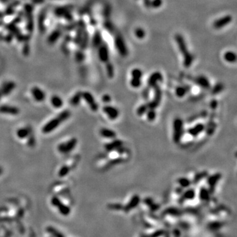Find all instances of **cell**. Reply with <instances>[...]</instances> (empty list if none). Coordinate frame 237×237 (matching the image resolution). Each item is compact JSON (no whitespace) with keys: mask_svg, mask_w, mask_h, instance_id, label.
I'll list each match as a JSON object with an SVG mask.
<instances>
[{"mask_svg":"<svg viewBox=\"0 0 237 237\" xmlns=\"http://www.w3.org/2000/svg\"><path fill=\"white\" fill-rule=\"evenodd\" d=\"M146 117L149 121H154L156 118V112L154 109H148L146 112Z\"/></svg>","mask_w":237,"mask_h":237,"instance_id":"31","label":"cell"},{"mask_svg":"<svg viewBox=\"0 0 237 237\" xmlns=\"http://www.w3.org/2000/svg\"><path fill=\"white\" fill-rule=\"evenodd\" d=\"M106 68H107V76L109 78H113L114 76V69L113 65H112L111 63H106Z\"/></svg>","mask_w":237,"mask_h":237,"instance_id":"37","label":"cell"},{"mask_svg":"<svg viewBox=\"0 0 237 237\" xmlns=\"http://www.w3.org/2000/svg\"><path fill=\"white\" fill-rule=\"evenodd\" d=\"M32 130V128L28 126V127H24V128H21L19 129L17 132V135L19 138L21 139H24L26 138L28 136L30 133L31 132V131Z\"/></svg>","mask_w":237,"mask_h":237,"instance_id":"20","label":"cell"},{"mask_svg":"<svg viewBox=\"0 0 237 237\" xmlns=\"http://www.w3.org/2000/svg\"><path fill=\"white\" fill-rule=\"evenodd\" d=\"M51 103L52 106L55 108H60L62 107L63 104V101L60 97L58 96H54L51 98Z\"/></svg>","mask_w":237,"mask_h":237,"instance_id":"23","label":"cell"},{"mask_svg":"<svg viewBox=\"0 0 237 237\" xmlns=\"http://www.w3.org/2000/svg\"><path fill=\"white\" fill-rule=\"evenodd\" d=\"M98 56L99 59L103 63H107L109 59V50L106 46L102 45L100 46L98 50Z\"/></svg>","mask_w":237,"mask_h":237,"instance_id":"13","label":"cell"},{"mask_svg":"<svg viewBox=\"0 0 237 237\" xmlns=\"http://www.w3.org/2000/svg\"><path fill=\"white\" fill-rule=\"evenodd\" d=\"M140 200V199L139 196L134 195L132 198H131L130 201L128 202V205L126 206L125 209H125L126 211L127 210V211H128V210H130V209H133L134 207H136L137 205L139 204Z\"/></svg>","mask_w":237,"mask_h":237,"instance_id":"22","label":"cell"},{"mask_svg":"<svg viewBox=\"0 0 237 237\" xmlns=\"http://www.w3.org/2000/svg\"><path fill=\"white\" fill-rule=\"evenodd\" d=\"M2 97H3V94H2L1 91V90H0V99H1V98H2Z\"/></svg>","mask_w":237,"mask_h":237,"instance_id":"45","label":"cell"},{"mask_svg":"<svg viewBox=\"0 0 237 237\" xmlns=\"http://www.w3.org/2000/svg\"><path fill=\"white\" fill-rule=\"evenodd\" d=\"M206 126L203 123H198L188 130V133L190 136L196 137L205 130Z\"/></svg>","mask_w":237,"mask_h":237,"instance_id":"15","label":"cell"},{"mask_svg":"<svg viewBox=\"0 0 237 237\" xmlns=\"http://www.w3.org/2000/svg\"><path fill=\"white\" fill-rule=\"evenodd\" d=\"M184 123L181 118L177 117L173 122V140L175 144H179L184 134Z\"/></svg>","mask_w":237,"mask_h":237,"instance_id":"3","label":"cell"},{"mask_svg":"<svg viewBox=\"0 0 237 237\" xmlns=\"http://www.w3.org/2000/svg\"><path fill=\"white\" fill-rule=\"evenodd\" d=\"M195 82L199 86L205 89H209L211 87L209 80L204 75H200L195 79Z\"/></svg>","mask_w":237,"mask_h":237,"instance_id":"17","label":"cell"},{"mask_svg":"<svg viewBox=\"0 0 237 237\" xmlns=\"http://www.w3.org/2000/svg\"><path fill=\"white\" fill-rule=\"evenodd\" d=\"M178 183L181 186V188H188L191 185L192 182L187 177H181L177 180Z\"/></svg>","mask_w":237,"mask_h":237,"instance_id":"26","label":"cell"},{"mask_svg":"<svg viewBox=\"0 0 237 237\" xmlns=\"http://www.w3.org/2000/svg\"><path fill=\"white\" fill-rule=\"evenodd\" d=\"M70 116H71V112H70L69 110L66 109L65 111H62L61 113L59 114L58 117L50 120L49 122H47L43 126L42 132L44 134H48V133L52 132L53 130H54L55 129L58 128L63 122L68 119L70 117Z\"/></svg>","mask_w":237,"mask_h":237,"instance_id":"2","label":"cell"},{"mask_svg":"<svg viewBox=\"0 0 237 237\" xmlns=\"http://www.w3.org/2000/svg\"><path fill=\"white\" fill-rule=\"evenodd\" d=\"M178 48L183 57V65L186 68L191 67L194 61V56L188 50V47L184 37L180 34H177L175 37Z\"/></svg>","mask_w":237,"mask_h":237,"instance_id":"1","label":"cell"},{"mask_svg":"<svg viewBox=\"0 0 237 237\" xmlns=\"http://www.w3.org/2000/svg\"><path fill=\"white\" fill-rule=\"evenodd\" d=\"M232 21V17L230 15H225L224 17L215 20L213 23V26L215 29L219 30L229 24Z\"/></svg>","mask_w":237,"mask_h":237,"instance_id":"7","label":"cell"},{"mask_svg":"<svg viewBox=\"0 0 237 237\" xmlns=\"http://www.w3.org/2000/svg\"><path fill=\"white\" fill-rule=\"evenodd\" d=\"M27 138H28V145L30 147H33L35 145V138L33 135L32 130L31 131V132L30 133V134Z\"/></svg>","mask_w":237,"mask_h":237,"instance_id":"40","label":"cell"},{"mask_svg":"<svg viewBox=\"0 0 237 237\" xmlns=\"http://www.w3.org/2000/svg\"><path fill=\"white\" fill-rule=\"evenodd\" d=\"M19 113L20 110L17 107L11 106L8 105H3L0 106V113L17 115Z\"/></svg>","mask_w":237,"mask_h":237,"instance_id":"12","label":"cell"},{"mask_svg":"<svg viewBox=\"0 0 237 237\" xmlns=\"http://www.w3.org/2000/svg\"><path fill=\"white\" fill-rule=\"evenodd\" d=\"M207 174H208V173H207V171H202V172L197 173L194 177L193 183L198 184L199 182L202 181L203 179L206 178L207 177Z\"/></svg>","mask_w":237,"mask_h":237,"instance_id":"29","label":"cell"},{"mask_svg":"<svg viewBox=\"0 0 237 237\" xmlns=\"http://www.w3.org/2000/svg\"><path fill=\"white\" fill-rule=\"evenodd\" d=\"M122 144H123V142L120 140H114L111 142H109L108 144H106L105 145V149L107 152H112L113 150H116L118 149V148L122 146Z\"/></svg>","mask_w":237,"mask_h":237,"instance_id":"16","label":"cell"},{"mask_svg":"<svg viewBox=\"0 0 237 237\" xmlns=\"http://www.w3.org/2000/svg\"><path fill=\"white\" fill-rule=\"evenodd\" d=\"M82 98V92H78L73 96V98L71 99V104L73 106H77L80 102V100Z\"/></svg>","mask_w":237,"mask_h":237,"instance_id":"24","label":"cell"},{"mask_svg":"<svg viewBox=\"0 0 237 237\" xmlns=\"http://www.w3.org/2000/svg\"><path fill=\"white\" fill-rule=\"evenodd\" d=\"M163 4V0H151L150 1V7L154 9H158Z\"/></svg>","mask_w":237,"mask_h":237,"instance_id":"36","label":"cell"},{"mask_svg":"<svg viewBox=\"0 0 237 237\" xmlns=\"http://www.w3.org/2000/svg\"><path fill=\"white\" fill-rule=\"evenodd\" d=\"M130 75L132 78L141 79L143 76V72L141 69H140L138 68H135V69H133L132 71H131Z\"/></svg>","mask_w":237,"mask_h":237,"instance_id":"30","label":"cell"},{"mask_svg":"<svg viewBox=\"0 0 237 237\" xmlns=\"http://www.w3.org/2000/svg\"><path fill=\"white\" fill-rule=\"evenodd\" d=\"M77 138H73L65 143H61L58 147V151L61 154H68L73 149H75L77 144Z\"/></svg>","mask_w":237,"mask_h":237,"instance_id":"5","label":"cell"},{"mask_svg":"<svg viewBox=\"0 0 237 237\" xmlns=\"http://www.w3.org/2000/svg\"><path fill=\"white\" fill-rule=\"evenodd\" d=\"M163 80V75L160 72H154L150 76L148 80V85L150 88H154L158 85L159 82Z\"/></svg>","mask_w":237,"mask_h":237,"instance_id":"10","label":"cell"},{"mask_svg":"<svg viewBox=\"0 0 237 237\" xmlns=\"http://www.w3.org/2000/svg\"><path fill=\"white\" fill-rule=\"evenodd\" d=\"M99 134L102 137L107 139H115L117 137V133L111 129L102 128L99 130Z\"/></svg>","mask_w":237,"mask_h":237,"instance_id":"18","label":"cell"},{"mask_svg":"<svg viewBox=\"0 0 237 237\" xmlns=\"http://www.w3.org/2000/svg\"><path fill=\"white\" fill-rule=\"evenodd\" d=\"M134 33L136 38H137L139 40H142L144 38L146 34L144 29L141 28V27H138V28H136L135 29Z\"/></svg>","mask_w":237,"mask_h":237,"instance_id":"28","label":"cell"},{"mask_svg":"<svg viewBox=\"0 0 237 237\" xmlns=\"http://www.w3.org/2000/svg\"><path fill=\"white\" fill-rule=\"evenodd\" d=\"M34 98L38 102H42L46 98V94L42 89L38 87H34L31 90Z\"/></svg>","mask_w":237,"mask_h":237,"instance_id":"14","label":"cell"},{"mask_svg":"<svg viewBox=\"0 0 237 237\" xmlns=\"http://www.w3.org/2000/svg\"><path fill=\"white\" fill-rule=\"evenodd\" d=\"M70 171V168L69 167L67 166H63L61 167L59 171V176L60 177H64L66 176V175L68 174Z\"/></svg>","mask_w":237,"mask_h":237,"instance_id":"35","label":"cell"},{"mask_svg":"<svg viewBox=\"0 0 237 237\" xmlns=\"http://www.w3.org/2000/svg\"><path fill=\"white\" fill-rule=\"evenodd\" d=\"M3 172V168L1 167H0V175H1L2 173Z\"/></svg>","mask_w":237,"mask_h":237,"instance_id":"44","label":"cell"},{"mask_svg":"<svg viewBox=\"0 0 237 237\" xmlns=\"http://www.w3.org/2000/svg\"><path fill=\"white\" fill-rule=\"evenodd\" d=\"M15 88V84L13 82H9L4 84L0 88V90L1 91L3 96H5L9 95L10 93L14 90Z\"/></svg>","mask_w":237,"mask_h":237,"instance_id":"19","label":"cell"},{"mask_svg":"<svg viewBox=\"0 0 237 237\" xmlns=\"http://www.w3.org/2000/svg\"><path fill=\"white\" fill-rule=\"evenodd\" d=\"M217 105H218V103L217 100H215V99H213L210 102V107L212 109H215L217 108Z\"/></svg>","mask_w":237,"mask_h":237,"instance_id":"43","label":"cell"},{"mask_svg":"<svg viewBox=\"0 0 237 237\" xmlns=\"http://www.w3.org/2000/svg\"><path fill=\"white\" fill-rule=\"evenodd\" d=\"M122 162H124V160L123 158H119V159H115V160H112L110 162V164H109V166H115V165H117L118 164H120V163H121Z\"/></svg>","mask_w":237,"mask_h":237,"instance_id":"41","label":"cell"},{"mask_svg":"<svg viewBox=\"0 0 237 237\" xmlns=\"http://www.w3.org/2000/svg\"><path fill=\"white\" fill-rule=\"evenodd\" d=\"M149 109V107H148V104H142L140 106H139L138 107V109L136 110V114L138 115V116H142L144 114L146 113L147 111Z\"/></svg>","mask_w":237,"mask_h":237,"instance_id":"33","label":"cell"},{"mask_svg":"<svg viewBox=\"0 0 237 237\" xmlns=\"http://www.w3.org/2000/svg\"><path fill=\"white\" fill-rule=\"evenodd\" d=\"M93 43L96 46H98L101 44V34L99 33H96V34L94 35V40H93Z\"/></svg>","mask_w":237,"mask_h":237,"instance_id":"39","label":"cell"},{"mask_svg":"<svg viewBox=\"0 0 237 237\" xmlns=\"http://www.w3.org/2000/svg\"><path fill=\"white\" fill-rule=\"evenodd\" d=\"M115 48L117 50L120 56L122 57H126L128 54V50L127 46L126 45L125 42L121 36L117 35L116 36L115 39Z\"/></svg>","mask_w":237,"mask_h":237,"instance_id":"4","label":"cell"},{"mask_svg":"<svg viewBox=\"0 0 237 237\" xmlns=\"http://www.w3.org/2000/svg\"><path fill=\"white\" fill-rule=\"evenodd\" d=\"M223 88H224V86L223 85V84L218 83L216 84V85H215L214 87L212 88V93L213 94H219V93L221 92V91L223 90Z\"/></svg>","mask_w":237,"mask_h":237,"instance_id":"38","label":"cell"},{"mask_svg":"<svg viewBox=\"0 0 237 237\" xmlns=\"http://www.w3.org/2000/svg\"><path fill=\"white\" fill-rule=\"evenodd\" d=\"M153 88H154V98L153 100L148 103V105L149 109H155L160 105L162 98V92L158 85L156 86Z\"/></svg>","mask_w":237,"mask_h":237,"instance_id":"6","label":"cell"},{"mask_svg":"<svg viewBox=\"0 0 237 237\" xmlns=\"http://www.w3.org/2000/svg\"><path fill=\"white\" fill-rule=\"evenodd\" d=\"M221 177L222 175L219 173H215V174L207 177V183L209 186V191L210 193H213L215 191V187H216L218 182L221 179Z\"/></svg>","mask_w":237,"mask_h":237,"instance_id":"8","label":"cell"},{"mask_svg":"<svg viewBox=\"0 0 237 237\" xmlns=\"http://www.w3.org/2000/svg\"><path fill=\"white\" fill-rule=\"evenodd\" d=\"M102 101L104 103H109L111 101V97L108 94H104L102 97Z\"/></svg>","mask_w":237,"mask_h":237,"instance_id":"42","label":"cell"},{"mask_svg":"<svg viewBox=\"0 0 237 237\" xmlns=\"http://www.w3.org/2000/svg\"><path fill=\"white\" fill-rule=\"evenodd\" d=\"M187 88L184 87V86H177L176 89H175V94H176V96L179 98H183L184 96H185V95L187 94Z\"/></svg>","mask_w":237,"mask_h":237,"instance_id":"27","label":"cell"},{"mask_svg":"<svg viewBox=\"0 0 237 237\" xmlns=\"http://www.w3.org/2000/svg\"><path fill=\"white\" fill-rule=\"evenodd\" d=\"M103 111L111 120H115L119 116V111L117 108L111 105H105L103 107Z\"/></svg>","mask_w":237,"mask_h":237,"instance_id":"11","label":"cell"},{"mask_svg":"<svg viewBox=\"0 0 237 237\" xmlns=\"http://www.w3.org/2000/svg\"><path fill=\"white\" fill-rule=\"evenodd\" d=\"M82 98L88 103L91 110L94 112H96L98 110V104L95 100L94 96L91 93L88 92H82Z\"/></svg>","mask_w":237,"mask_h":237,"instance_id":"9","label":"cell"},{"mask_svg":"<svg viewBox=\"0 0 237 237\" xmlns=\"http://www.w3.org/2000/svg\"><path fill=\"white\" fill-rule=\"evenodd\" d=\"M130 84L132 88H138L140 87L142 85L141 79H135V78H131V79L130 80Z\"/></svg>","mask_w":237,"mask_h":237,"instance_id":"34","label":"cell"},{"mask_svg":"<svg viewBox=\"0 0 237 237\" xmlns=\"http://www.w3.org/2000/svg\"><path fill=\"white\" fill-rule=\"evenodd\" d=\"M196 192L194 191V189L192 188H190V189H187L186 191L184 192L182 195V199L183 200H192L194 197H195Z\"/></svg>","mask_w":237,"mask_h":237,"instance_id":"25","label":"cell"},{"mask_svg":"<svg viewBox=\"0 0 237 237\" xmlns=\"http://www.w3.org/2000/svg\"><path fill=\"white\" fill-rule=\"evenodd\" d=\"M209 190L206 189V188L202 187L200 190V198L203 200H206L209 197Z\"/></svg>","mask_w":237,"mask_h":237,"instance_id":"32","label":"cell"},{"mask_svg":"<svg viewBox=\"0 0 237 237\" xmlns=\"http://www.w3.org/2000/svg\"><path fill=\"white\" fill-rule=\"evenodd\" d=\"M223 58L228 63H233L236 61V55L232 51H227L223 55Z\"/></svg>","mask_w":237,"mask_h":237,"instance_id":"21","label":"cell"}]
</instances>
